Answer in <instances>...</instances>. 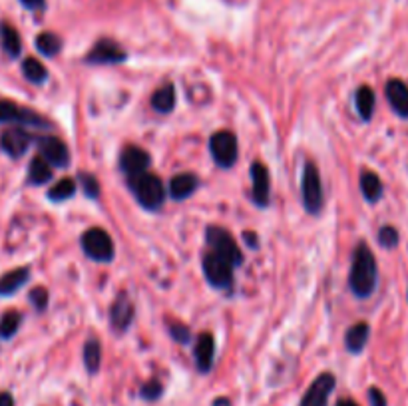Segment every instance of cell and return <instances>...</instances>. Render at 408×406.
I'll list each match as a JSON object with an SVG mask.
<instances>
[{
  "mask_svg": "<svg viewBox=\"0 0 408 406\" xmlns=\"http://www.w3.org/2000/svg\"><path fill=\"white\" fill-rule=\"evenodd\" d=\"M349 287L361 299H366L377 287V261L366 243H361L352 253Z\"/></svg>",
  "mask_w": 408,
  "mask_h": 406,
  "instance_id": "6da1fadb",
  "label": "cell"
},
{
  "mask_svg": "<svg viewBox=\"0 0 408 406\" xmlns=\"http://www.w3.org/2000/svg\"><path fill=\"white\" fill-rule=\"evenodd\" d=\"M127 182H130V187L143 210H159L162 208V203L166 199V187L157 175L146 171L141 175L127 180Z\"/></svg>",
  "mask_w": 408,
  "mask_h": 406,
  "instance_id": "7a4b0ae2",
  "label": "cell"
},
{
  "mask_svg": "<svg viewBox=\"0 0 408 406\" xmlns=\"http://www.w3.org/2000/svg\"><path fill=\"white\" fill-rule=\"evenodd\" d=\"M82 249L90 259H94L98 263H110L116 255L112 237L102 227H92L86 231L82 235Z\"/></svg>",
  "mask_w": 408,
  "mask_h": 406,
  "instance_id": "3957f363",
  "label": "cell"
},
{
  "mask_svg": "<svg viewBox=\"0 0 408 406\" xmlns=\"http://www.w3.org/2000/svg\"><path fill=\"white\" fill-rule=\"evenodd\" d=\"M303 205L309 213H319L323 208V183L321 173L315 164H307L303 169V182H301Z\"/></svg>",
  "mask_w": 408,
  "mask_h": 406,
  "instance_id": "277c9868",
  "label": "cell"
},
{
  "mask_svg": "<svg viewBox=\"0 0 408 406\" xmlns=\"http://www.w3.org/2000/svg\"><path fill=\"white\" fill-rule=\"evenodd\" d=\"M210 152H212L213 159H215L217 166L231 168L237 162V155H240L237 138L231 132L221 130V132H217V134L212 136V140H210Z\"/></svg>",
  "mask_w": 408,
  "mask_h": 406,
  "instance_id": "5b68a950",
  "label": "cell"
},
{
  "mask_svg": "<svg viewBox=\"0 0 408 406\" xmlns=\"http://www.w3.org/2000/svg\"><path fill=\"white\" fill-rule=\"evenodd\" d=\"M205 235H207V243H210L213 253L223 257L233 267L243 263V253H241L240 245L235 243V239L229 235V231L221 229V227H210Z\"/></svg>",
  "mask_w": 408,
  "mask_h": 406,
  "instance_id": "8992f818",
  "label": "cell"
},
{
  "mask_svg": "<svg viewBox=\"0 0 408 406\" xmlns=\"http://www.w3.org/2000/svg\"><path fill=\"white\" fill-rule=\"evenodd\" d=\"M203 273H205L207 281L217 289H227L233 283V265L213 251H207L203 255Z\"/></svg>",
  "mask_w": 408,
  "mask_h": 406,
  "instance_id": "52a82bcc",
  "label": "cell"
},
{
  "mask_svg": "<svg viewBox=\"0 0 408 406\" xmlns=\"http://www.w3.org/2000/svg\"><path fill=\"white\" fill-rule=\"evenodd\" d=\"M0 124H20V126L48 127V122L42 116L22 108L10 100H0Z\"/></svg>",
  "mask_w": 408,
  "mask_h": 406,
  "instance_id": "ba28073f",
  "label": "cell"
},
{
  "mask_svg": "<svg viewBox=\"0 0 408 406\" xmlns=\"http://www.w3.org/2000/svg\"><path fill=\"white\" fill-rule=\"evenodd\" d=\"M152 164V157L146 150H141L138 146H127L126 150L120 155V168L127 175V180L146 173Z\"/></svg>",
  "mask_w": 408,
  "mask_h": 406,
  "instance_id": "9c48e42d",
  "label": "cell"
},
{
  "mask_svg": "<svg viewBox=\"0 0 408 406\" xmlns=\"http://www.w3.org/2000/svg\"><path fill=\"white\" fill-rule=\"evenodd\" d=\"M335 384H337L335 377L331 373H323L311 384L309 391L305 392L301 406H327L329 405V394L333 392Z\"/></svg>",
  "mask_w": 408,
  "mask_h": 406,
  "instance_id": "30bf717a",
  "label": "cell"
},
{
  "mask_svg": "<svg viewBox=\"0 0 408 406\" xmlns=\"http://www.w3.org/2000/svg\"><path fill=\"white\" fill-rule=\"evenodd\" d=\"M38 150H40V155L50 166H54V168H68L70 152H68V146L62 140H58V138H40Z\"/></svg>",
  "mask_w": 408,
  "mask_h": 406,
  "instance_id": "8fae6325",
  "label": "cell"
},
{
  "mask_svg": "<svg viewBox=\"0 0 408 406\" xmlns=\"http://www.w3.org/2000/svg\"><path fill=\"white\" fill-rule=\"evenodd\" d=\"M30 143H32V136L22 127H10L0 136V148L10 157H20L26 154Z\"/></svg>",
  "mask_w": 408,
  "mask_h": 406,
  "instance_id": "7c38bea8",
  "label": "cell"
},
{
  "mask_svg": "<svg viewBox=\"0 0 408 406\" xmlns=\"http://www.w3.org/2000/svg\"><path fill=\"white\" fill-rule=\"evenodd\" d=\"M124 60H126V52L113 40H100L86 56V62L90 64H120Z\"/></svg>",
  "mask_w": 408,
  "mask_h": 406,
  "instance_id": "4fadbf2b",
  "label": "cell"
},
{
  "mask_svg": "<svg viewBox=\"0 0 408 406\" xmlns=\"http://www.w3.org/2000/svg\"><path fill=\"white\" fill-rule=\"evenodd\" d=\"M251 182H253V189H251L253 201L259 208H265L271 197V178H269V169L263 164L255 162L251 166Z\"/></svg>",
  "mask_w": 408,
  "mask_h": 406,
  "instance_id": "5bb4252c",
  "label": "cell"
},
{
  "mask_svg": "<svg viewBox=\"0 0 408 406\" xmlns=\"http://www.w3.org/2000/svg\"><path fill=\"white\" fill-rule=\"evenodd\" d=\"M110 321L116 331H126L134 321V305L126 295H120L110 309Z\"/></svg>",
  "mask_w": 408,
  "mask_h": 406,
  "instance_id": "9a60e30c",
  "label": "cell"
},
{
  "mask_svg": "<svg viewBox=\"0 0 408 406\" xmlns=\"http://www.w3.org/2000/svg\"><path fill=\"white\" fill-rule=\"evenodd\" d=\"M386 100L394 112L408 118V86L402 80H391L386 84Z\"/></svg>",
  "mask_w": 408,
  "mask_h": 406,
  "instance_id": "2e32d148",
  "label": "cell"
},
{
  "mask_svg": "<svg viewBox=\"0 0 408 406\" xmlns=\"http://www.w3.org/2000/svg\"><path fill=\"white\" fill-rule=\"evenodd\" d=\"M213 354H215V341L210 333H201L197 336L196 343V361L197 368L201 373H207L213 364Z\"/></svg>",
  "mask_w": 408,
  "mask_h": 406,
  "instance_id": "e0dca14e",
  "label": "cell"
},
{
  "mask_svg": "<svg viewBox=\"0 0 408 406\" xmlns=\"http://www.w3.org/2000/svg\"><path fill=\"white\" fill-rule=\"evenodd\" d=\"M29 277V267H18V269H13V271L4 273V275L0 277V295H2V297L15 295L18 289H22V287L26 285Z\"/></svg>",
  "mask_w": 408,
  "mask_h": 406,
  "instance_id": "ac0fdd59",
  "label": "cell"
},
{
  "mask_svg": "<svg viewBox=\"0 0 408 406\" xmlns=\"http://www.w3.org/2000/svg\"><path fill=\"white\" fill-rule=\"evenodd\" d=\"M197 189V178L194 173H178L169 182V196L178 201L187 199Z\"/></svg>",
  "mask_w": 408,
  "mask_h": 406,
  "instance_id": "d6986e66",
  "label": "cell"
},
{
  "mask_svg": "<svg viewBox=\"0 0 408 406\" xmlns=\"http://www.w3.org/2000/svg\"><path fill=\"white\" fill-rule=\"evenodd\" d=\"M368 335H370L368 325L366 322H356V325H352L351 329L347 331V335H345V347L352 354H359L366 347Z\"/></svg>",
  "mask_w": 408,
  "mask_h": 406,
  "instance_id": "ffe728a7",
  "label": "cell"
},
{
  "mask_svg": "<svg viewBox=\"0 0 408 406\" xmlns=\"http://www.w3.org/2000/svg\"><path fill=\"white\" fill-rule=\"evenodd\" d=\"M361 192H363V196L368 203H377L382 196V182H380V178L375 173V171H370V169H363V173H361Z\"/></svg>",
  "mask_w": 408,
  "mask_h": 406,
  "instance_id": "44dd1931",
  "label": "cell"
},
{
  "mask_svg": "<svg viewBox=\"0 0 408 406\" xmlns=\"http://www.w3.org/2000/svg\"><path fill=\"white\" fill-rule=\"evenodd\" d=\"M52 180V166L44 159L42 155L32 157L29 166V182L32 185H44Z\"/></svg>",
  "mask_w": 408,
  "mask_h": 406,
  "instance_id": "7402d4cb",
  "label": "cell"
},
{
  "mask_svg": "<svg viewBox=\"0 0 408 406\" xmlns=\"http://www.w3.org/2000/svg\"><path fill=\"white\" fill-rule=\"evenodd\" d=\"M175 106V88L171 84L157 88L152 96V108L159 114H169Z\"/></svg>",
  "mask_w": 408,
  "mask_h": 406,
  "instance_id": "603a6c76",
  "label": "cell"
},
{
  "mask_svg": "<svg viewBox=\"0 0 408 406\" xmlns=\"http://www.w3.org/2000/svg\"><path fill=\"white\" fill-rule=\"evenodd\" d=\"M375 92H372V88H368V86H361L359 88V92H356V96H354V104H356V110H359V116L368 122L370 118H372V112H375Z\"/></svg>",
  "mask_w": 408,
  "mask_h": 406,
  "instance_id": "cb8c5ba5",
  "label": "cell"
},
{
  "mask_svg": "<svg viewBox=\"0 0 408 406\" xmlns=\"http://www.w3.org/2000/svg\"><path fill=\"white\" fill-rule=\"evenodd\" d=\"M0 44H2V50L10 58H16L22 50L20 36L10 24H0Z\"/></svg>",
  "mask_w": 408,
  "mask_h": 406,
  "instance_id": "d4e9b609",
  "label": "cell"
},
{
  "mask_svg": "<svg viewBox=\"0 0 408 406\" xmlns=\"http://www.w3.org/2000/svg\"><path fill=\"white\" fill-rule=\"evenodd\" d=\"M22 72H24L26 80L32 82V84H42V82H46V78H48L46 66H44L40 60H36V58H26L22 62Z\"/></svg>",
  "mask_w": 408,
  "mask_h": 406,
  "instance_id": "484cf974",
  "label": "cell"
},
{
  "mask_svg": "<svg viewBox=\"0 0 408 406\" xmlns=\"http://www.w3.org/2000/svg\"><path fill=\"white\" fill-rule=\"evenodd\" d=\"M36 48H38V52H40V54L52 58V56H56L58 52H60V48H62V40L58 38L54 32H42V34H38V36H36Z\"/></svg>",
  "mask_w": 408,
  "mask_h": 406,
  "instance_id": "4316f807",
  "label": "cell"
},
{
  "mask_svg": "<svg viewBox=\"0 0 408 406\" xmlns=\"http://www.w3.org/2000/svg\"><path fill=\"white\" fill-rule=\"evenodd\" d=\"M76 182L70 180V178H64V180H60L58 183H54V187H50V192H48V199L50 201H66V199H70L74 194H76Z\"/></svg>",
  "mask_w": 408,
  "mask_h": 406,
  "instance_id": "83f0119b",
  "label": "cell"
},
{
  "mask_svg": "<svg viewBox=\"0 0 408 406\" xmlns=\"http://www.w3.org/2000/svg\"><path fill=\"white\" fill-rule=\"evenodd\" d=\"M22 322V315L18 311H6L0 319V338H10L16 335Z\"/></svg>",
  "mask_w": 408,
  "mask_h": 406,
  "instance_id": "f1b7e54d",
  "label": "cell"
},
{
  "mask_svg": "<svg viewBox=\"0 0 408 406\" xmlns=\"http://www.w3.org/2000/svg\"><path fill=\"white\" fill-rule=\"evenodd\" d=\"M84 363L88 373H98L100 363H102V349L96 338H90L84 347Z\"/></svg>",
  "mask_w": 408,
  "mask_h": 406,
  "instance_id": "f546056e",
  "label": "cell"
},
{
  "mask_svg": "<svg viewBox=\"0 0 408 406\" xmlns=\"http://www.w3.org/2000/svg\"><path fill=\"white\" fill-rule=\"evenodd\" d=\"M379 243L384 249H394L398 245V231L393 225H384L379 231Z\"/></svg>",
  "mask_w": 408,
  "mask_h": 406,
  "instance_id": "4dcf8cb0",
  "label": "cell"
},
{
  "mask_svg": "<svg viewBox=\"0 0 408 406\" xmlns=\"http://www.w3.org/2000/svg\"><path fill=\"white\" fill-rule=\"evenodd\" d=\"M78 182H80V187L84 189V194L88 197L100 196V183L94 175H90V173L82 171V173H78Z\"/></svg>",
  "mask_w": 408,
  "mask_h": 406,
  "instance_id": "1f68e13d",
  "label": "cell"
},
{
  "mask_svg": "<svg viewBox=\"0 0 408 406\" xmlns=\"http://www.w3.org/2000/svg\"><path fill=\"white\" fill-rule=\"evenodd\" d=\"M169 335L173 336V341H178L180 345H187L191 338V331L189 327H185L182 322H171L169 325Z\"/></svg>",
  "mask_w": 408,
  "mask_h": 406,
  "instance_id": "d6a6232c",
  "label": "cell"
},
{
  "mask_svg": "<svg viewBox=\"0 0 408 406\" xmlns=\"http://www.w3.org/2000/svg\"><path fill=\"white\" fill-rule=\"evenodd\" d=\"M30 303L34 305L36 311H44L48 307V291L44 287H36L30 291Z\"/></svg>",
  "mask_w": 408,
  "mask_h": 406,
  "instance_id": "836d02e7",
  "label": "cell"
},
{
  "mask_svg": "<svg viewBox=\"0 0 408 406\" xmlns=\"http://www.w3.org/2000/svg\"><path fill=\"white\" fill-rule=\"evenodd\" d=\"M162 384L157 382V380H150V382H146L143 387H141V398H146V400H157L159 396H162Z\"/></svg>",
  "mask_w": 408,
  "mask_h": 406,
  "instance_id": "e575fe53",
  "label": "cell"
},
{
  "mask_svg": "<svg viewBox=\"0 0 408 406\" xmlns=\"http://www.w3.org/2000/svg\"><path fill=\"white\" fill-rule=\"evenodd\" d=\"M368 400H370L372 406H386V396L379 389H370L368 391Z\"/></svg>",
  "mask_w": 408,
  "mask_h": 406,
  "instance_id": "d590c367",
  "label": "cell"
},
{
  "mask_svg": "<svg viewBox=\"0 0 408 406\" xmlns=\"http://www.w3.org/2000/svg\"><path fill=\"white\" fill-rule=\"evenodd\" d=\"M20 2L29 10H42L44 6H46V0H20Z\"/></svg>",
  "mask_w": 408,
  "mask_h": 406,
  "instance_id": "8d00e7d4",
  "label": "cell"
},
{
  "mask_svg": "<svg viewBox=\"0 0 408 406\" xmlns=\"http://www.w3.org/2000/svg\"><path fill=\"white\" fill-rule=\"evenodd\" d=\"M243 237H245V241H247V245H249V247L257 249L259 241H257V235H255V233H251V231H245V233H243Z\"/></svg>",
  "mask_w": 408,
  "mask_h": 406,
  "instance_id": "74e56055",
  "label": "cell"
},
{
  "mask_svg": "<svg viewBox=\"0 0 408 406\" xmlns=\"http://www.w3.org/2000/svg\"><path fill=\"white\" fill-rule=\"evenodd\" d=\"M0 406H15V398L8 392H0Z\"/></svg>",
  "mask_w": 408,
  "mask_h": 406,
  "instance_id": "f35d334b",
  "label": "cell"
},
{
  "mask_svg": "<svg viewBox=\"0 0 408 406\" xmlns=\"http://www.w3.org/2000/svg\"><path fill=\"white\" fill-rule=\"evenodd\" d=\"M337 406H359L354 400H351V398H343V400H338Z\"/></svg>",
  "mask_w": 408,
  "mask_h": 406,
  "instance_id": "ab89813d",
  "label": "cell"
},
{
  "mask_svg": "<svg viewBox=\"0 0 408 406\" xmlns=\"http://www.w3.org/2000/svg\"><path fill=\"white\" fill-rule=\"evenodd\" d=\"M213 406H231V403H229V398H217Z\"/></svg>",
  "mask_w": 408,
  "mask_h": 406,
  "instance_id": "60d3db41",
  "label": "cell"
}]
</instances>
